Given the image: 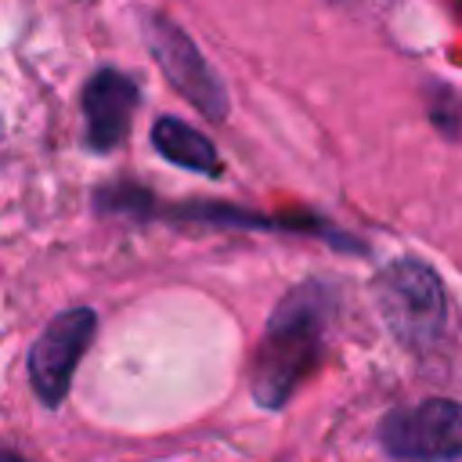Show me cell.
<instances>
[{
  "mask_svg": "<svg viewBox=\"0 0 462 462\" xmlns=\"http://www.w3.org/2000/svg\"><path fill=\"white\" fill-rule=\"evenodd\" d=\"M94 325H97L94 310L90 307H76V310L58 314L40 332V339L32 343L25 368H29V383H32V390H36V397L43 404L58 408L65 401V393L72 386V372H76L83 350L94 339Z\"/></svg>",
  "mask_w": 462,
  "mask_h": 462,
  "instance_id": "5",
  "label": "cell"
},
{
  "mask_svg": "<svg viewBox=\"0 0 462 462\" xmlns=\"http://www.w3.org/2000/svg\"><path fill=\"white\" fill-rule=\"evenodd\" d=\"M141 90L123 69H97L83 87V123H87V148L112 152L126 141L134 123Z\"/></svg>",
  "mask_w": 462,
  "mask_h": 462,
  "instance_id": "6",
  "label": "cell"
},
{
  "mask_svg": "<svg viewBox=\"0 0 462 462\" xmlns=\"http://www.w3.org/2000/svg\"><path fill=\"white\" fill-rule=\"evenodd\" d=\"M440 105H433L430 108V116L437 119V123H444V134H455V94L448 90V87H440Z\"/></svg>",
  "mask_w": 462,
  "mask_h": 462,
  "instance_id": "8",
  "label": "cell"
},
{
  "mask_svg": "<svg viewBox=\"0 0 462 462\" xmlns=\"http://www.w3.org/2000/svg\"><path fill=\"white\" fill-rule=\"evenodd\" d=\"M383 448L401 462H451L462 451V415L448 397L397 408L379 426Z\"/></svg>",
  "mask_w": 462,
  "mask_h": 462,
  "instance_id": "4",
  "label": "cell"
},
{
  "mask_svg": "<svg viewBox=\"0 0 462 462\" xmlns=\"http://www.w3.org/2000/svg\"><path fill=\"white\" fill-rule=\"evenodd\" d=\"M152 144L173 166H184V170H195V173H206V177H220V155H217L213 141L202 130H195L191 123L177 119V116L155 119Z\"/></svg>",
  "mask_w": 462,
  "mask_h": 462,
  "instance_id": "7",
  "label": "cell"
},
{
  "mask_svg": "<svg viewBox=\"0 0 462 462\" xmlns=\"http://www.w3.org/2000/svg\"><path fill=\"white\" fill-rule=\"evenodd\" d=\"M328 318L332 292L318 282H307L282 296V303L267 318L253 365V397L263 408H282L296 393V386L318 368Z\"/></svg>",
  "mask_w": 462,
  "mask_h": 462,
  "instance_id": "1",
  "label": "cell"
},
{
  "mask_svg": "<svg viewBox=\"0 0 462 462\" xmlns=\"http://www.w3.org/2000/svg\"><path fill=\"white\" fill-rule=\"evenodd\" d=\"M375 307L390 332L411 350L437 343L448 321V300L437 271L411 256L393 260L375 274Z\"/></svg>",
  "mask_w": 462,
  "mask_h": 462,
  "instance_id": "2",
  "label": "cell"
},
{
  "mask_svg": "<svg viewBox=\"0 0 462 462\" xmlns=\"http://www.w3.org/2000/svg\"><path fill=\"white\" fill-rule=\"evenodd\" d=\"M141 29H144V40H148L155 65L180 90V97L191 101L206 119H224L227 116V90H224L220 76L209 69V61L202 58V51L191 43V36L162 14H144Z\"/></svg>",
  "mask_w": 462,
  "mask_h": 462,
  "instance_id": "3",
  "label": "cell"
}]
</instances>
